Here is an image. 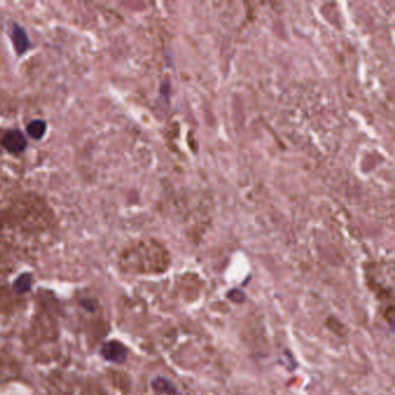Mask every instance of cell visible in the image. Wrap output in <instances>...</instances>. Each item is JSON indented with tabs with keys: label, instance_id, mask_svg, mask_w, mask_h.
Masks as SVG:
<instances>
[{
	"label": "cell",
	"instance_id": "1",
	"mask_svg": "<svg viewBox=\"0 0 395 395\" xmlns=\"http://www.w3.org/2000/svg\"><path fill=\"white\" fill-rule=\"evenodd\" d=\"M126 353L128 351H126V347L116 341H110L108 343L103 344L102 349H101V355L103 358L110 362H114V363L124 362L126 360Z\"/></svg>",
	"mask_w": 395,
	"mask_h": 395
},
{
	"label": "cell",
	"instance_id": "2",
	"mask_svg": "<svg viewBox=\"0 0 395 395\" xmlns=\"http://www.w3.org/2000/svg\"><path fill=\"white\" fill-rule=\"evenodd\" d=\"M1 143H3L4 148L11 153H20L27 146L26 139L18 130H11V131L6 132Z\"/></svg>",
	"mask_w": 395,
	"mask_h": 395
},
{
	"label": "cell",
	"instance_id": "3",
	"mask_svg": "<svg viewBox=\"0 0 395 395\" xmlns=\"http://www.w3.org/2000/svg\"><path fill=\"white\" fill-rule=\"evenodd\" d=\"M12 41H13L14 47H16V50L19 55L23 54L29 48L27 33L25 32L23 27L18 26V25L14 26L13 32H12Z\"/></svg>",
	"mask_w": 395,
	"mask_h": 395
},
{
	"label": "cell",
	"instance_id": "4",
	"mask_svg": "<svg viewBox=\"0 0 395 395\" xmlns=\"http://www.w3.org/2000/svg\"><path fill=\"white\" fill-rule=\"evenodd\" d=\"M47 131V123L42 119H35L29 123L27 132L33 139H41Z\"/></svg>",
	"mask_w": 395,
	"mask_h": 395
},
{
	"label": "cell",
	"instance_id": "5",
	"mask_svg": "<svg viewBox=\"0 0 395 395\" xmlns=\"http://www.w3.org/2000/svg\"><path fill=\"white\" fill-rule=\"evenodd\" d=\"M153 389L157 392L166 393L168 395H177V389L175 386L170 382V380L165 379V378H157L153 382Z\"/></svg>",
	"mask_w": 395,
	"mask_h": 395
},
{
	"label": "cell",
	"instance_id": "6",
	"mask_svg": "<svg viewBox=\"0 0 395 395\" xmlns=\"http://www.w3.org/2000/svg\"><path fill=\"white\" fill-rule=\"evenodd\" d=\"M30 285H32V276L29 273H23L16 281L14 288L18 293H25L30 289Z\"/></svg>",
	"mask_w": 395,
	"mask_h": 395
}]
</instances>
